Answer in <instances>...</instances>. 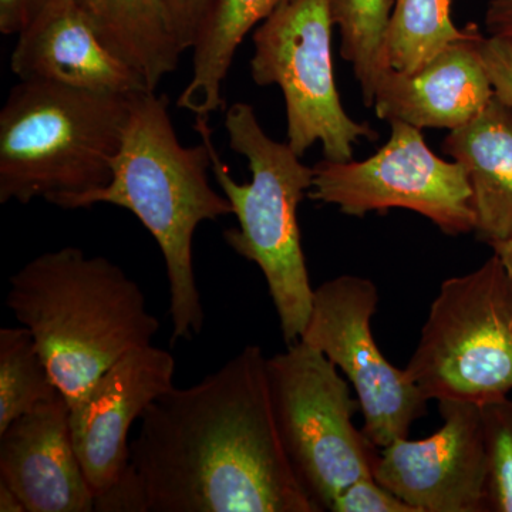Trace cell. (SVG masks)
<instances>
[{"mask_svg":"<svg viewBox=\"0 0 512 512\" xmlns=\"http://www.w3.org/2000/svg\"><path fill=\"white\" fill-rule=\"evenodd\" d=\"M140 420L128 464L146 512H320L276 429L259 346L174 386Z\"/></svg>","mask_w":512,"mask_h":512,"instance_id":"cell-1","label":"cell"},{"mask_svg":"<svg viewBox=\"0 0 512 512\" xmlns=\"http://www.w3.org/2000/svg\"><path fill=\"white\" fill-rule=\"evenodd\" d=\"M168 106L167 97L156 92L134 96L123 143L111 163L110 183L67 198L59 207L80 210L110 204L136 215L163 254L175 343L194 339L204 328L192 262L195 231L202 222L232 214V207L210 183V148L204 141L183 146Z\"/></svg>","mask_w":512,"mask_h":512,"instance_id":"cell-2","label":"cell"},{"mask_svg":"<svg viewBox=\"0 0 512 512\" xmlns=\"http://www.w3.org/2000/svg\"><path fill=\"white\" fill-rule=\"evenodd\" d=\"M6 306L32 333L69 407L120 357L147 348L160 320L119 265L64 247L10 276Z\"/></svg>","mask_w":512,"mask_h":512,"instance_id":"cell-3","label":"cell"},{"mask_svg":"<svg viewBox=\"0 0 512 512\" xmlns=\"http://www.w3.org/2000/svg\"><path fill=\"white\" fill-rule=\"evenodd\" d=\"M229 147L248 161L251 183L239 184L212 143L207 117H195V131L210 148L211 170L228 198L238 228L224 239L229 248L259 266L274 302L282 338L301 339L312 311L313 292L298 224L299 204L311 191L313 167L302 163L288 143L268 136L247 103L225 114Z\"/></svg>","mask_w":512,"mask_h":512,"instance_id":"cell-4","label":"cell"},{"mask_svg":"<svg viewBox=\"0 0 512 512\" xmlns=\"http://www.w3.org/2000/svg\"><path fill=\"white\" fill-rule=\"evenodd\" d=\"M133 97L19 80L0 111V202L59 207L106 187Z\"/></svg>","mask_w":512,"mask_h":512,"instance_id":"cell-5","label":"cell"},{"mask_svg":"<svg viewBox=\"0 0 512 512\" xmlns=\"http://www.w3.org/2000/svg\"><path fill=\"white\" fill-rule=\"evenodd\" d=\"M407 375L429 400L476 403L512 390V274L500 256L448 278L431 303Z\"/></svg>","mask_w":512,"mask_h":512,"instance_id":"cell-6","label":"cell"},{"mask_svg":"<svg viewBox=\"0 0 512 512\" xmlns=\"http://www.w3.org/2000/svg\"><path fill=\"white\" fill-rule=\"evenodd\" d=\"M276 429L296 476L320 511L373 476L379 453L353 417L360 409L338 367L302 340L266 357Z\"/></svg>","mask_w":512,"mask_h":512,"instance_id":"cell-7","label":"cell"},{"mask_svg":"<svg viewBox=\"0 0 512 512\" xmlns=\"http://www.w3.org/2000/svg\"><path fill=\"white\" fill-rule=\"evenodd\" d=\"M330 0H288L254 32L251 74L258 86H278L286 104L289 147L303 157L322 144L326 160H353L360 140L379 134L343 109L332 62Z\"/></svg>","mask_w":512,"mask_h":512,"instance_id":"cell-8","label":"cell"},{"mask_svg":"<svg viewBox=\"0 0 512 512\" xmlns=\"http://www.w3.org/2000/svg\"><path fill=\"white\" fill-rule=\"evenodd\" d=\"M389 140L363 161L322 160L309 197L352 217L402 208L423 215L447 235L474 232L466 171L427 146L419 128L390 123Z\"/></svg>","mask_w":512,"mask_h":512,"instance_id":"cell-9","label":"cell"},{"mask_svg":"<svg viewBox=\"0 0 512 512\" xmlns=\"http://www.w3.org/2000/svg\"><path fill=\"white\" fill-rule=\"evenodd\" d=\"M379 292L370 279L342 275L313 292L312 311L301 339L342 370L355 389L363 431L377 448L409 437L429 402L416 383L387 362L372 332Z\"/></svg>","mask_w":512,"mask_h":512,"instance_id":"cell-10","label":"cell"},{"mask_svg":"<svg viewBox=\"0 0 512 512\" xmlns=\"http://www.w3.org/2000/svg\"><path fill=\"white\" fill-rule=\"evenodd\" d=\"M443 426L421 440L382 448L373 477L419 512H487V451L481 407L439 402Z\"/></svg>","mask_w":512,"mask_h":512,"instance_id":"cell-11","label":"cell"},{"mask_svg":"<svg viewBox=\"0 0 512 512\" xmlns=\"http://www.w3.org/2000/svg\"><path fill=\"white\" fill-rule=\"evenodd\" d=\"M175 359L150 345L131 350L70 407L74 450L94 497L117 483L130 463L128 431L174 387Z\"/></svg>","mask_w":512,"mask_h":512,"instance_id":"cell-12","label":"cell"},{"mask_svg":"<svg viewBox=\"0 0 512 512\" xmlns=\"http://www.w3.org/2000/svg\"><path fill=\"white\" fill-rule=\"evenodd\" d=\"M16 36L10 69L19 80L117 96L153 92L104 42L76 0H53Z\"/></svg>","mask_w":512,"mask_h":512,"instance_id":"cell-13","label":"cell"},{"mask_svg":"<svg viewBox=\"0 0 512 512\" xmlns=\"http://www.w3.org/2000/svg\"><path fill=\"white\" fill-rule=\"evenodd\" d=\"M0 481L19 495L26 512L94 511L96 497L74 450L62 393L0 433Z\"/></svg>","mask_w":512,"mask_h":512,"instance_id":"cell-14","label":"cell"},{"mask_svg":"<svg viewBox=\"0 0 512 512\" xmlns=\"http://www.w3.org/2000/svg\"><path fill=\"white\" fill-rule=\"evenodd\" d=\"M484 36V35H483ZM453 43L413 73L386 67L377 79L373 109L380 120L423 130L466 126L494 99L478 42Z\"/></svg>","mask_w":512,"mask_h":512,"instance_id":"cell-15","label":"cell"},{"mask_svg":"<svg viewBox=\"0 0 512 512\" xmlns=\"http://www.w3.org/2000/svg\"><path fill=\"white\" fill-rule=\"evenodd\" d=\"M443 148L466 171L474 234L490 247L512 241V107L494 97Z\"/></svg>","mask_w":512,"mask_h":512,"instance_id":"cell-16","label":"cell"},{"mask_svg":"<svg viewBox=\"0 0 512 512\" xmlns=\"http://www.w3.org/2000/svg\"><path fill=\"white\" fill-rule=\"evenodd\" d=\"M99 35L156 92L183 55L167 0H76Z\"/></svg>","mask_w":512,"mask_h":512,"instance_id":"cell-17","label":"cell"},{"mask_svg":"<svg viewBox=\"0 0 512 512\" xmlns=\"http://www.w3.org/2000/svg\"><path fill=\"white\" fill-rule=\"evenodd\" d=\"M288 0H212L192 46V77L177 106L195 117L225 107L222 87L244 37Z\"/></svg>","mask_w":512,"mask_h":512,"instance_id":"cell-18","label":"cell"},{"mask_svg":"<svg viewBox=\"0 0 512 512\" xmlns=\"http://www.w3.org/2000/svg\"><path fill=\"white\" fill-rule=\"evenodd\" d=\"M384 37L386 64L413 73L453 43L483 36L477 25L460 29L451 16L453 0H392Z\"/></svg>","mask_w":512,"mask_h":512,"instance_id":"cell-19","label":"cell"},{"mask_svg":"<svg viewBox=\"0 0 512 512\" xmlns=\"http://www.w3.org/2000/svg\"><path fill=\"white\" fill-rule=\"evenodd\" d=\"M59 393L29 329H0V433Z\"/></svg>","mask_w":512,"mask_h":512,"instance_id":"cell-20","label":"cell"},{"mask_svg":"<svg viewBox=\"0 0 512 512\" xmlns=\"http://www.w3.org/2000/svg\"><path fill=\"white\" fill-rule=\"evenodd\" d=\"M392 0H330L340 33V55L352 64L366 107H373L377 79L386 69L384 37Z\"/></svg>","mask_w":512,"mask_h":512,"instance_id":"cell-21","label":"cell"},{"mask_svg":"<svg viewBox=\"0 0 512 512\" xmlns=\"http://www.w3.org/2000/svg\"><path fill=\"white\" fill-rule=\"evenodd\" d=\"M487 451V512H512V400L481 404Z\"/></svg>","mask_w":512,"mask_h":512,"instance_id":"cell-22","label":"cell"},{"mask_svg":"<svg viewBox=\"0 0 512 512\" xmlns=\"http://www.w3.org/2000/svg\"><path fill=\"white\" fill-rule=\"evenodd\" d=\"M332 512H419L392 491L383 487L375 477H363L349 485L333 501Z\"/></svg>","mask_w":512,"mask_h":512,"instance_id":"cell-23","label":"cell"},{"mask_svg":"<svg viewBox=\"0 0 512 512\" xmlns=\"http://www.w3.org/2000/svg\"><path fill=\"white\" fill-rule=\"evenodd\" d=\"M478 52L495 99L512 107V36H483Z\"/></svg>","mask_w":512,"mask_h":512,"instance_id":"cell-24","label":"cell"},{"mask_svg":"<svg viewBox=\"0 0 512 512\" xmlns=\"http://www.w3.org/2000/svg\"><path fill=\"white\" fill-rule=\"evenodd\" d=\"M167 5L178 45L181 52H187L194 46L212 0H167Z\"/></svg>","mask_w":512,"mask_h":512,"instance_id":"cell-25","label":"cell"},{"mask_svg":"<svg viewBox=\"0 0 512 512\" xmlns=\"http://www.w3.org/2000/svg\"><path fill=\"white\" fill-rule=\"evenodd\" d=\"M53 0H0V32L18 35Z\"/></svg>","mask_w":512,"mask_h":512,"instance_id":"cell-26","label":"cell"},{"mask_svg":"<svg viewBox=\"0 0 512 512\" xmlns=\"http://www.w3.org/2000/svg\"><path fill=\"white\" fill-rule=\"evenodd\" d=\"M484 23L490 36H512V0H490Z\"/></svg>","mask_w":512,"mask_h":512,"instance_id":"cell-27","label":"cell"},{"mask_svg":"<svg viewBox=\"0 0 512 512\" xmlns=\"http://www.w3.org/2000/svg\"><path fill=\"white\" fill-rule=\"evenodd\" d=\"M0 511L26 512L25 505H23L19 495L8 484L2 483V481H0Z\"/></svg>","mask_w":512,"mask_h":512,"instance_id":"cell-28","label":"cell"},{"mask_svg":"<svg viewBox=\"0 0 512 512\" xmlns=\"http://www.w3.org/2000/svg\"><path fill=\"white\" fill-rule=\"evenodd\" d=\"M491 248L495 255L500 256L501 261L512 274V241L498 242V244L491 245Z\"/></svg>","mask_w":512,"mask_h":512,"instance_id":"cell-29","label":"cell"}]
</instances>
